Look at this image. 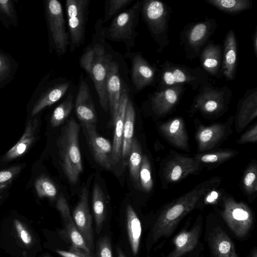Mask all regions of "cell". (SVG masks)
I'll return each mask as SVG.
<instances>
[{"label":"cell","mask_w":257,"mask_h":257,"mask_svg":"<svg viewBox=\"0 0 257 257\" xmlns=\"http://www.w3.org/2000/svg\"><path fill=\"white\" fill-rule=\"evenodd\" d=\"M210 189L205 182L167 206L159 215L152 230V241L170 236L181 219L192 211L201 198Z\"/></svg>","instance_id":"cell-1"},{"label":"cell","mask_w":257,"mask_h":257,"mask_svg":"<svg viewBox=\"0 0 257 257\" xmlns=\"http://www.w3.org/2000/svg\"><path fill=\"white\" fill-rule=\"evenodd\" d=\"M80 126L71 118L62 127L57 141L59 155L63 172L71 184H75L83 170L79 145Z\"/></svg>","instance_id":"cell-2"},{"label":"cell","mask_w":257,"mask_h":257,"mask_svg":"<svg viewBox=\"0 0 257 257\" xmlns=\"http://www.w3.org/2000/svg\"><path fill=\"white\" fill-rule=\"evenodd\" d=\"M102 19L96 21L92 42L94 44L96 55L89 76L93 81L100 104L105 112L109 110L106 91V79L109 65L112 56L105 50V40L103 32Z\"/></svg>","instance_id":"cell-3"},{"label":"cell","mask_w":257,"mask_h":257,"mask_svg":"<svg viewBox=\"0 0 257 257\" xmlns=\"http://www.w3.org/2000/svg\"><path fill=\"white\" fill-rule=\"evenodd\" d=\"M208 81L209 75L200 66L192 68L167 60L160 64L157 78V88L188 85L197 90Z\"/></svg>","instance_id":"cell-4"},{"label":"cell","mask_w":257,"mask_h":257,"mask_svg":"<svg viewBox=\"0 0 257 257\" xmlns=\"http://www.w3.org/2000/svg\"><path fill=\"white\" fill-rule=\"evenodd\" d=\"M172 9L167 4L158 0H144L141 15L152 37L162 52L170 43L169 23Z\"/></svg>","instance_id":"cell-5"},{"label":"cell","mask_w":257,"mask_h":257,"mask_svg":"<svg viewBox=\"0 0 257 257\" xmlns=\"http://www.w3.org/2000/svg\"><path fill=\"white\" fill-rule=\"evenodd\" d=\"M197 91L189 111L191 114L199 111L205 117L213 118L227 110L233 93L227 86H215L208 81Z\"/></svg>","instance_id":"cell-6"},{"label":"cell","mask_w":257,"mask_h":257,"mask_svg":"<svg viewBox=\"0 0 257 257\" xmlns=\"http://www.w3.org/2000/svg\"><path fill=\"white\" fill-rule=\"evenodd\" d=\"M142 1H137L131 7L113 18L107 27H103L105 39L123 42L128 49L135 45L139 33L136 28L139 22Z\"/></svg>","instance_id":"cell-7"},{"label":"cell","mask_w":257,"mask_h":257,"mask_svg":"<svg viewBox=\"0 0 257 257\" xmlns=\"http://www.w3.org/2000/svg\"><path fill=\"white\" fill-rule=\"evenodd\" d=\"M217 27L216 20L207 16L204 20L189 23L180 32V44L186 58L193 60L199 57L201 51Z\"/></svg>","instance_id":"cell-8"},{"label":"cell","mask_w":257,"mask_h":257,"mask_svg":"<svg viewBox=\"0 0 257 257\" xmlns=\"http://www.w3.org/2000/svg\"><path fill=\"white\" fill-rule=\"evenodd\" d=\"M90 0L65 2L70 51L72 52L84 43Z\"/></svg>","instance_id":"cell-9"},{"label":"cell","mask_w":257,"mask_h":257,"mask_svg":"<svg viewBox=\"0 0 257 257\" xmlns=\"http://www.w3.org/2000/svg\"><path fill=\"white\" fill-rule=\"evenodd\" d=\"M221 215L232 232L239 238L248 233L253 221L252 213L248 206L231 197L224 199Z\"/></svg>","instance_id":"cell-10"},{"label":"cell","mask_w":257,"mask_h":257,"mask_svg":"<svg viewBox=\"0 0 257 257\" xmlns=\"http://www.w3.org/2000/svg\"><path fill=\"white\" fill-rule=\"evenodd\" d=\"M46 15L54 49L59 56L63 55L69 46V38L60 2L57 0L47 1Z\"/></svg>","instance_id":"cell-11"},{"label":"cell","mask_w":257,"mask_h":257,"mask_svg":"<svg viewBox=\"0 0 257 257\" xmlns=\"http://www.w3.org/2000/svg\"><path fill=\"white\" fill-rule=\"evenodd\" d=\"M185 90L184 85L157 88L147 100L151 111L157 116L168 114L178 103Z\"/></svg>","instance_id":"cell-12"},{"label":"cell","mask_w":257,"mask_h":257,"mask_svg":"<svg viewBox=\"0 0 257 257\" xmlns=\"http://www.w3.org/2000/svg\"><path fill=\"white\" fill-rule=\"evenodd\" d=\"M132 63L131 78L137 92L157 83L159 69L146 59L141 52L126 54Z\"/></svg>","instance_id":"cell-13"},{"label":"cell","mask_w":257,"mask_h":257,"mask_svg":"<svg viewBox=\"0 0 257 257\" xmlns=\"http://www.w3.org/2000/svg\"><path fill=\"white\" fill-rule=\"evenodd\" d=\"M81 124L94 160L101 167L106 169H110L113 162L112 145L97 133L95 125Z\"/></svg>","instance_id":"cell-14"},{"label":"cell","mask_w":257,"mask_h":257,"mask_svg":"<svg viewBox=\"0 0 257 257\" xmlns=\"http://www.w3.org/2000/svg\"><path fill=\"white\" fill-rule=\"evenodd\" d=\"M233 120L234 116H231L225 123L200 126L195 135L198 151H211L220 144L229 135Z\"/></svg>","instance_id":"cell-15"},{"label":"cell","mask_w":257,"mask_h":257,"mask_svg":"<svg viewBox=\"0 0 257 257\" xmlns=\"http://www.w3.org/2000/svg\"><path fill=\"white\" fill-rule=\"evenodd\" d=\"M88 193L85 187L82 189L80 200L73 211L74 223L91 249L93 247L92 218L88 206Z\"/></svg>","instance_id":"cell-16"},{"label":"cell","mask_w":257,"mask_h":257,"mask_svg":"<svg viewBox=\"0 0 257 257\" xmlns=\"http://www.w3.org/2000/svg\"><path fill=\"white\" fill-rule=\"evenodd\" d=\"M75 109L82 123L95 125L97 117L92 97L87 83L81 73L79 87L75 101Z\"/></svg>","instance_id":"cell-17"},{"label":"cell","mask_w":257,"mask_h":257,"mask_svg":"<svg viewBox=\"0 0 257 257\" xmlns=\"http://www.w3.org/2000/svg\"><path fill=\"white\" fill-rule=\"evenodd\" d=\"M200 166V164L194 159L177 155L166 163L164 170V178L169 183L177 182L197 172Z\"/></svg>","instance_id":"cell-18"},{"label":"cell","mask_w":257,"mask_h":257,"mask_svg":"<svg viewBox=\"0 0 257 257\" xmlns=\"http://www.w3.org/2000/svg\"><path fill=\"white\" fill-rule=\"evenodd\" d=\"M257 116V88L248 89L239 99L234 119L235 128L239 132L244 129Z\"/></svg>","instance_id":"cell-19"},{"label":"cell","mask_w":257,"mask_h":257,"mask_svg":"<svg viewBox=\"0 0 257 257\" xmlns=\"http://www.w3.org/2000/svg\"><path fill=\"white\" fill-rule=\"evenodd\" d=\"M118 64L113 60L110 63L106 79L108 108L112 123L114 124L122 90Z\"/></svg>","instance_id":"cell-20"},{"label":"cell","mask_w":257,"mask_h":257,"mask_svg":"<svg viewBox=\"0 0 257 257\" xmlns=\"http://www.w3.org/2000/svg\"><path fill=\"white\" fill-rule=\"evenodd\" d=\"M238 47L233 30L226 34L222 48L221 73L227 81H234L236 76Z\"/></svg>","instance_id":"cell-21"},{"label":"cell","mask_w":257,"mask_h":257,"mask_svg":"<svg viewBox=\"0 0 257 257\" xmlns=\"http://www.w3.org/2000/svg\"><path fill=\"white\" fill-rule=\"evenodd\" d=\"M200 67L208 75L220 78L221 73L222 47L214 41H208L199 55Z\"/></svg>","instance_id":"cell-22"},{"label":"cell","mask_w":257,"mask_h":257,"mask_svg":"<svg viewBox=\"0 0 257 257\" xmlns=\"http://www.w3.org/2000/svg\"><path fill=\"white\" fill-rule=\"evenodd\" d=\"M163 136L175 147L187 150L189 138L185 122L181 117H176L162 123L159 126Z\"/></svg>","instance_id":"cell-23"},{"label":"cell","mask_w":257,"mask_h":257,"mask_svg":"<svg viewBox=\"0 0 257 257\" xmlns=\"http://www.w3.org/2000/svg\"><path fill=\"white\" fill-rule=\"evenodd\" d=\"M128 89L123 86L114 123L115 130L112 143V160L118 162L121 155L123 130L126 104L129 99Z\"/></svg>","instance_id":"cell-24"},{"label":"cell","mask_w":257,"mask_h":257,"mask_svg":"<svg viewBox=\"0 0 257 257\" xmlns=\"http://www.w3.org/2000/svg\"><path fill=\"white\" fill-rule=\"evenodd\" d=\"M209 241L216 257H238L232 240L220 227L211 231Z\"/></svg>","instance_id":"cell-25"},{"label":"cell","mask_w":257,"mask_h":257,"mask_svg":"<svg viewBox=\"0 0 257 257\" xmlns=\"http://www.w3.org/2000/svg\"><path fill=\"white\" fill-rule=\"evenodd\" d=\"M201 229V225L197 224L190 230L180 232L174 239L175 248L169 257H181L192 250L198 243Z\"/></svg>","instance_id":"cell-26"},{"label":"cell","mask_w":257,"mask_h":257,"mask_svg":"<svg viewBox=\"0 0 257 257\" xmlns=\"http://www.w3.org/2000/svg\"><path fill=\"white\" fill-rule=\"evenodd\" d=\"M37 126L38 120L36 118L31 119L27 123L21 139L6 154L3 158V161L13 160L20 157L27 151L35 140Z\"/></svg>","instance_id":"cell-27"},{"label":"cell","mask_w":257,"mask_h":257,"mask_svg":"<svg viewBox=\"0 0 257 257\" xmlns=\"http://www.w3.org/2000/svg\"><path fill=\"white\" fill-rule=\"evenodd\" d=\"M70 85L69 81H64L49 88L35 104L32 115H36L45 107L60 100L66 94Z\"/></svg>","instance_id":"cell-28"},{"label":"cell","mask_w":257,"mask_h":257,"mask_svg":"<svg viewBox=\"0 0 257 257\" xmlns=\"http://www.w3.org/2000/svg\"><path fill=\"white\" fill-rule=\"evenodd\" d=\"M136 111L133 102L128 100L124 117L121 155L123 158L129 157L134 139Z\"/></svg>","instance_id":"cell-29"},{"label":"cell","mask_w":257,"mask_h":257,"mask_svg":"<svg viewBox=\"0 0 257 257\" xmlns=\"http://www.w3.org/2000/svg\"><path fill=\"white\" fill-rule=\"evenodd\" d=\"M126 219L128 239L133 254L139 251L142 235L141 221L132 206L128 205L126 208Z\"/></svg>","instance_id":"cell-30"},{"label":"cell","mask_w":257,"mask_h":257,"mask_svg":"<svg viewBox=\"0 0 257 257\" xmlns=\"http://www.w3.org/2000/svg\"><path fill=\"white\" fill-rule=\"evenodd\" d=\"M92 208L95 222V230L99 233L106 216L104 196L100 186L95 184L92 192Z\"/></svg>","instance_id":"cell-31"},{"label":"cell","mask_w":257,"mask_h":257,"mask_svg":"<svg viewBox=\"0 0 257 257\" xmlns=\"http://www.w3.org/2000/svg\"><path fill=\"white\" fill-rule=\"evenodd\" d=\"M219 11L232 15H237L241 12L250 9L252 7L251 0H205Z\"/></svg>","instance_id":"cell-32"},{"label":"cell","mask_w":257,"mask_h":257,"mask_svg":"<svg viewBox=\"0 0 257 257\" xmlns=\"http://www.w3.org/2000/svg\"><path fill=\"white\" fill-rule=\"evenodd\" d=\"M62 236L70 241L72 246L90 254V249L81 233L76 228L73 219L64 222V228L61 233Z\"/></svg>","instance_id":"cell-33"},{"label":"cell","mask_w":257,"mask_h":257,"mask_svg":"<svg viewBox=\"0 0 257 257\" xmlns=\"http://www.w3.org/2000/svg\"><path fill=\"white\" fill-rule=\"evenodd\" d=\"M142 160V148L136 138H134L129 155L130 173L132 180L138 184L139 181V172Z\"/></svg>","instance_id":"cell-34"},{"label":"cell","mask_w":257,"mask_h":257,"mask_svg":"<svg viewBox=\"0 0 257 257\" xmlns=\"http://www.w3.org/2000/svg\"><path fill=\"white\" fill-rule=\"evenodd\" d=\"M73 107V96L69 93L65 99L54 110L50 123L53 127L61 124L70 114Z\"/></svg>","instance_id":"cell-35"},{"label":"cell","mask_w":257,"mask_h":257,"mask_svg":"<svg viewBox=\"0 0 257 257\" xmlns=\"http://www.w3.org/2000/svg\"><path fill=\"white\" fill-rule=\"evenodd\" d=\"M237 152L232 150H222L197 155L194 159L198 163L208 164L225 162L232 158Z\"/></svg>","instance_id":"cell-36"},{"label":"cell","mask_w":257,"mask_h":257,"mask_svg":"<svg viewBox=\"0 0 257 257\" xmlns=\"http://www.w3.org/2000/svg\"><path fill=\"white\" fill-rule=\"evenodd\" d=\"M134 0H107L104 4V16L102 23L104 24L125 10Z\"/></svg>","instance_id":"cell-37"},{"label":"cell","mask_w":257,"mask_h":257,"mask_svg":"<svg viewBox=\"0 0 257 257\" xmlns=\"http://www.w3.org/2000/svg\"><path fill=\"white\" fill-rule=\"evenodd\" d=\"M243 189L248 195H251L257 191V166L252 163L244 171L242 178Z\"/></svg>","instance_id":"cell-38"},{"label":"cell","mask_w":257,"mask_h":257,"mask_svg":"<svg viewBox=\"0 0 257 257\" xmlns=\"http://www.w3.org/2000/svg\"><path fill=\"white\" fill-rule=\"evenodd\" d=\"M139 181L143 190L149 192L152 189L153 181L151 174V164L146 155L142 156L139 172Z\"/></svg>","instance_id":"cell-39"},{"label":"cell","mask_w":257,"mask_h":257,"mask_svg":"<svg viewBox=\"0 0 257 257\" xmlns=\"http://www.w3.org/2000/svg\"><path fill=\"white\" fill-rule=\"evenodd\" d=\"M37 194L40 197L53 198L56 195L57 189L54 184L47 178L41 177L35 184Z\"/></svg>","instance_id":"cell-40"},{"label":"cell","mask_w":257,"mask_h":257,"mask_svg":"<svg viewBox=\"0 0 257 257\" xmlns=\"http://www.w3.org/2000/svg\"><path fill=\"white\" fill-rule=\"evenodd\" d=\"M13 223L15 230L20 241L27 246H31L33 242V236L27 226L17 219L14 220Z\"/></svg>","instance_id":"cell-41"},{"label":"cell","mask_w":257,"mask_h":257,"mask_svg":"<svg viewBox=\"0 0 257 257\" xmlns=\"http://www.w3.org/2000/svg\"><path fill=\"white\" fill-rule=\"evenodd\" d=\"M96 248L97 257H112L111 242L108 236L105 235L99 239Z\"/></svg>","instance_id":"cell-42"},{"label":"cell","mask_w":257,"mask_h":257,"mask_svg":"<svg viewBox=\"0 0 257 257\" xmlns=\"http://www.w3.org/2000/svg\"><path fill=\"white\" fill-rule=\"evenodd\" d=\"M56 207L60 212L64 222L72 219L67 200L64 197H59L57 201Z\"/></svg>","instance_id":"cell-43"},{"label":"cell","mask_w":257,"mask_h":257,"mask_svg":"<svg viewBox=\"0 0 257 257\" xmlns=\"http://www.w3.org/2000/svg\"><path fill=\"white\" fill-rule=\"evenodd\" d=\"M257 141V125L255 124L249 130L244 133L237 141L238 144L256 143Z\"/></svg>","instance_id":"cell-44"},{"label":"cell","mask_w":257,"mask_h":257,"mask_svg":"<svg viewBox=\"0 0 257 257\" xmlns=\"http://www.w3.org/2000/svg\"><path fill=\"white\" fill-rule=\"evenodd\" d=\"M10 69L11 64L9 59L0 53V81L8 76Z\"/></svg>","instance_id":"cell-45"},{"label":"cell","mask_w":257,"mask_h":257,"mask_svg":"<svg viewBox=\"0 0 257 257\" xmlns=\"http://www.w3.org/2000/svg\"><path fill=\"white\" fill-rule=\"evenodd\" d=\"M56 251L62 257H83L87 253L81 249L73 246H71L69 251L62 250H56Z\"/></svg>","instance_id":"cell-46"},{"label":"cell","mask_w":257,"mask_h":257,"mask_svg":"<svg viewBox=\"0 0 257 257\" xmlns=\"http://www.w3.org/2000/svg\"><path fill=\"white\" fill-rule=\"evenodd\" d=\"M0 11L10 17L14 16L12 4L9 0H0Z\"/></svg>","instance_id":"cell-47"},{"label":"cell","mask_w":257,"mask_h":257,"mask_svg":"<svg viewBox=\"0 0 257 257\" xmlns=\"http://www.w3.org/2000/svg\"><path fill=\"white\" fill-rule=\"evenodd\" d=\"M13 176V173L9 170L0 172V183H4L11 179Z\"/></svg>","instance_id":"cell-48"},{"label":"cell","mask_w":257,"mask_h":257,"mask_svg":"<svg viewBox=\"0 0 257 257\" xmlns=\"http://www.w3.org/2000/svg\"><path fill=\"white\" fill-rule=\"evenodd\" d=\"M218 196V194L217 192L212 191L207 196L206 202L209 203H212L217 199Z\"/></svg>","instance_id":"cell-49"},{"label":"cell","mask_w":257,"mask_h":257,"mask_svg":"<svg viewBox=\"0 0 257 257\" xmlns=\"http://www.w3.org/2000/svg\"><path fill=\"white\" fill-rule=\"evenodd\" d=\"M252 45L253 48L254 53L256 57H257V28H256L254 32L251 36Z\"/></svg>","instance_id":"cell-50"},{"label":"cell","mask_w":257,"mask_h":257,"mask_svg":"<svg viewBox=\"0 0 257 257\" xmlns=\"http://www.w3.org/2000/svg\"><path fill=\"white\" fill-rule=\"evenodd\" d=\"M117 253L118 257H126L123 251L119 247H117Z\"/></svg>","instance_id":"cell-51"},{"label":"cell","mask_w":257,"mask_h":257,"mask_svg":"<svg viewBox=\"0 0 257 257\" xmlns=\"http://www.w3.org/2000/svg\"><path fill=\"white\" fill-rule=\"evenodd\" d=\"M251 257H257V251L256 248H255L252 252Z\"/></svg>","instance_id":"cell-52"},{"label":"cell","mask_w":257,"mask_h":257,"mask_svg":"<svg viewBox=\"0 0 257 257\" xmlns=\"http://www.w3.org/2000/svg\"><path fill=\"white\" fill-rule=\"evenodd\" d=\"M83 257H91L90 254L86 253L84 256Z\"/></svg>","instance_id":"cell-53"},{"label":"cell","mask_w":257,"mask_h":257,"mask_svg":"<svg viewBox=\"0 0 257 257\" xmlns=\"http://www.w3.org/2000/svg\"><path fill=\"white\" fill-rule=\"evenodd\" d=\"M45 257H49V256H45Z\"/></svg>","instance_id":"cell-54"},{"label":"cell","mask_w":257,"mask_h":257,"mask_svg":"<svg viewBox=\"0 0 257 257\" xmlns=\"http://www.w3.org/2000/svg\"></svg>","instance_id":"cell-55"}]
</instances>
